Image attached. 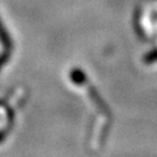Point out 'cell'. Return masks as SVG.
I'll use <instances>...</instances> for the list:
<instances>
[{
	"instance_id": "cell-1",
	"label": "cell",
	"mask_w": 157,
	"mask_h": 157,
	"mask_svg": "<svg viewBox=\"0 0 157 157\" xmlns=\"http://www.w3.org/2000/svg\"><path fill=\"white\" fill-rule=\"evenodd\" d=\"M0 42L5 48V50L10 52V50L12 49V40L10 37V34L7 33L6 28L2 26L1 21H0Z\"/></svg>"
}]
</instances>
